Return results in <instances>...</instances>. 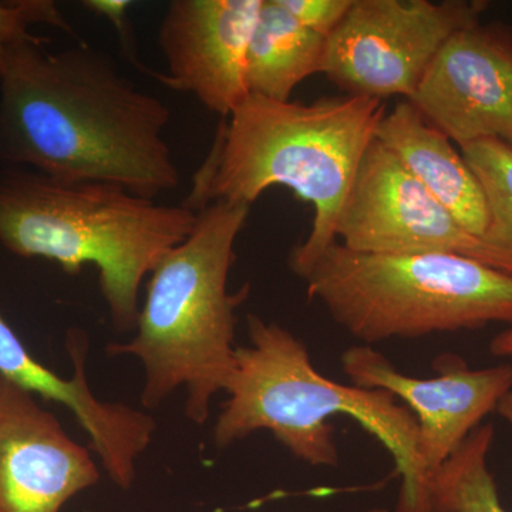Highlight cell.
Returning a JSON list of instances; mask_svg holds the SVG:
<instances>
[{"instance_id": "cell-1", "label": "cell", "mask_w": 512, "mask_h": 512, "mask_svg": "<svg viewBox=\"0 0 512 512\" xmlns=\"http://www.w3.org/2000/svg\"><path fill=\"white\" fill-rule=\"evenodd\" d=\"M47 37L18 43L0 83V168L117 185L157 201L181 175L164 133L171 109L138 89L109 55Z\"/></svg>"}, {"instance_id": "cell-2", "label": "cell", "mask_w": 512, "mask_h": 512, "mask_svg": "<svg viewBox=\"0 0 512 512\" xmlns=\"http://www.w3.org/2000/svg\"><path fill=\"white\" fill-rule=\"evenodd\" d=\"M386 113L383 101L366 97L299 103L249 94L218 127L183 205L195 212L218 201L251 207L269 188H289L313 207L311 232L289 255L301 278L338 242L340 210Z\"/></svg>"}, {"instance_id": "cell-3", "label": "cell", "mask_w": 512, "mask_h": 512, "mask_svg": "<svg viewBox=\"0 0 512 512\" xmlns=\"http://www.w3.org/2000/svg\"><path fill=\"white\" fill-rule=\"evenodd\" d=\"M249 345L237 346L214 426L220 448L269 431L291 454L313 467L339 464L329 419L355 420L393 457L400 477L396 512H433L430 478L420 463L419 424L392 393L340 384L320 375L301 339L276 322L247 316Z\"/></svg>"}, {"instance_id": "cell-4", "label": "cell", "mask_w": 512, "mask_h": 512, "mask_svg": "<svg viewBox=\"0 0 512 512\" xmlns=\"http://www.w3.org/2000/svg\"><path fill=\"white\" fill-rule=\"evenodd\" d=\"M195 222L197 212L185 205L158 204L117 185L0 168V244L20 258L56 262L70 275L96 266L119 332L136 330L144 278Z\"/></svg>"}, {"instance_id": "cell-5", "label": "cell", "mask_w": 512, "mask_h": 512, "mask_svg": "<svg viewBox=\"0 0 512 512\" xmlns=\"http://www.w3.org/2000/svg\"><path fill=\"white\" fill-rule=\"evenodd\" d=\"M249 211L222 201L197 211L190 235L151 272L136 335L107 346L110 356H134L143 366L146 409L184 387L187 419L198 426L210 419L212 399L224 392L235 365V311L249 295V284L228 292Z\"/></svg>"}, {"instance_id": "cell-6", "label": "cell", "mask_w": 512, "mask_h": 512, "mask_svg": "<svg viewBox=\"0 0 512 512\" xmlns=\"http://www.w3.org/2000/svg\"><path fill=\"white\" fill-rule=\"evenodd\" d=\"M301 278L309 298L367 346L512 326V276L463 255L359 254L335 242Z\"/></svg>"}, {"instance_id": "cell-7", "label": "cell", "mask_w": 512, "mask_h": 512, "mask_svg": "<svg viewBox=\"0 0 512 512\" xmlns=\"http://www.w3.org/2000/svg\"><path fill=\"white\" fill-rule=\"evenodd\" d=\"M485 2L353 0L326 39L322 74L348 96L410 101L457 30L480 22Z\"/></svg>"}, {"instance_id": "cell-8", "label": "cell", "mask_w": 512, "mask_h": 512, "mask_svg": "<svg viewBox=\"0 0 512 512\" xmlns=\"http://www.w3.org/2000/svg\"><path fill=\"white\" fill-rule=\"evenodd\" d=\"M349 251L372 255L454 254L473 259L480 238L413 177L375 137L357 167L336 224Z\"/></svg>"}, {"instance_id": "cell-9", "label": "cell", "mask_w": 512, "mask_h": 512, "mask_svg": "<svg viewBox=\"0 0 512 512\" xmlns=\"http://www.w3.org/2000/svg\"><path fill=\"white\" fill-rule=\"evenodd\" d=\"M343 372L353 386L379 389L402 399L419 424L417 450L421 467L431 476L512 390V365L471 369L460 356L441 355L433 367L439 376L403 375L372 346L343 352Z\"/></svg>"}, {"instance_id": "cell-10", "label": "cell", "mask_w": 512, "mask_h": 512, "mask_svg": "<svg viewBox=\"0 0 512 512\" xmlns=\"http://www.w3.org/2000/svg\"><path fill=\"white\" fill-rule=\"evenodd\" d=\"M410 103L457 146L512 147V29L481 22L441 46Z\"/></svg>"}, {"instance_id": "cell-11", "label": "cell", "mask_w": 512, "mask_h": 512, "mask_svg": "<svg viewBox=\"0 0 512 512\" xmlns=\"http://www.w3.org/2000/svg\"><path fill=\"white\" fill-rule=\"evenodd\" d=\"M264 0H173L157 42L167 73L165 86L194 94L227 119L249 97L247 59Z\"/></svg>"}, {"instance_id": "cell-12", "label": "cell", "mask_w": 512, "mask_h": 512, "mask_svg": "<svg viewBox=\"0 0 512 512\" xmlns=\"http://www.w3.org/2000/svg\"><path fill=\"white\" fill-rule=\"evenodd\" d=\"M99 480L92 453L55 414L0 376V512H62Z\"/></svg>"}, {"instance_id": "cell-13", "label": "cell", "mask_w": 512, "mask_h": 512, "mask_svg": "<svg viewBox=\"0 0 512 512\" xmlns=\"http://www.w3.org/2000/svg\"><path fill=\"white\" fill-rule=\"evenodd\" d=\"M376 138L399 158L407 171L474 237L488 224L480 181L453 141L402 100L384 114Z\"/></svg>"}, {"instance_id": "cell-14", "label": "cell", "mask_w": 512, "mask_h": 512, "mask_svg": "<svg viewBox=\"0 0 512 512\" xmlns=\"http://www.w3.org/2000/svg\"><path fill=\"white\" fill-rule=\"evenodd\" d=\"M325 47V37L302 26L281 0H264L248 49L249 93L291 100L303 80L322 73Z\"/></svg>"}, {"instance_id": "cell-15", "label": "cell", "mask_w": 512, "mask_h": 512, "mask_svg": "<svg viewBox=\"0 0 512 512\" xmlns=\"http://www.w3.org/2000/svg\"><path fill=\"white\" fill-rule=\"evenodd\" d=\"M493 424H481L430 476L433 512H507L488 468Z\"/></svg>"}, {"instance_id": "cell-16", "label": "cell", "mask_w": 512, "mask_h": 512, "mask_svg": "<svg viewBox=\"0 0 512 512\" xmlns=\"http://www.w3.org/2000/svg\"><path fill=\"white\" fill-rule=\"evenodd\" d=\"M460 150L487 202V229L473 259L512 276V147L490 138Z\"/></svg>"}, {"instance_id": "cell-17", "label": "cell", "mask_w": 512, "mask_h": 512, "mask_svg": "<svg viewBox=\"0 0 512 512\" xmlns=\"http://www.w3.org/2000/svg\"><path fill=\"white\" fill-rule=\"evenodd\" d=\"M46 25L76 36V30L53 0H16L0 3V83L5 74L6 57L13 46L43 36L30 32L33 26Z\"/></svg>"}, {"instance_id": "cell-18", "label": "cell", "mask_w": 512, "mask_h": 512, "mask_svg": "<svg viewBox=\"0 0 512 512\" xmlns=\"http://www.w3.org/2000/svg\"><path fill=\"white\" fill-rule=\"evenodd\" d=\"M281 3L302 26L328 39L345 18L353 0H281Z\"/></svg>"}, {"instance_id": "cell-19", "label": "cell", "mask_w": 512, "mask_h": 512, "mask_svg": "<svg viewBox=\"0 0 512 512\" xmlns=\"http://www.w3.org/2000/svg\"><path fill=\"white\" fill-rule=\"evenodd\" d=\"M83 5L87 9L92 10L93 13H96L97 16L109 20L111 25L119 32L121 42L124 43L127 52L130 53L131 59H134L138 67L148 74L150 69L144 67L140 60L137 59L136 52H134V42L131 40V29L127 16L131 2H128V0H87Z\"/></svg>"}, {"instance_id": "cell-20", "label": "cell", "mask_w": 512, "mask_h": 512, "mask_svg": "<svg viewBox=\"0 0 512 512\" xmlns=\"http://www.w3.org/2000/svg\"><path fill=\"white\" fill-rule=\"evenodd\" d=\"M490 350L494 356L512 359V326L498 333L490 343Z\"/></svg>"}, {"instance_id": "cell-21", "label": "cell", "mask_w": 512, "mask_h": 512, "mask_svg": "<svg viewBox=\"0 0 512 512\" xmlns=\"http://www.w3.org/2000/svg\"><path fill=\"white\" fill-rule=\"evenodd\" d=\"M497 413L507 421L508 426H510L512 430V390L501 400V403L498 404Z\"/></svg>"}, {"instance_id": "cell-22", "label": "cell", "mask_w": 512, "mask_h": 512, "mask_svg": "<svg viewBox=\"0 0 512 512\" xmlns=\"http://www.w3.org/2000/svg\"><path fill=\"white\" fill-rule=\"evenodd\" d=\"M367 512H390V511L384 510V508H372V510H369Z\"/></svg>"}]
</instances>
